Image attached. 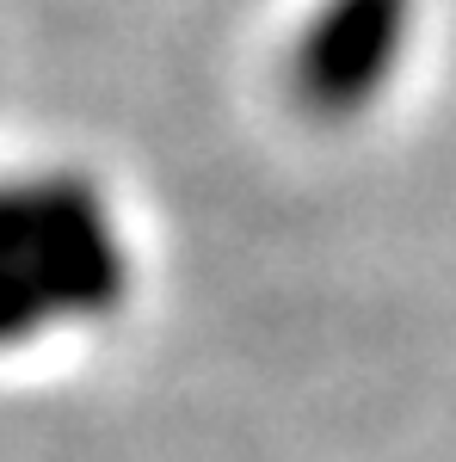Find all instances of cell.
Masks as SVG:
<instances>
[{
	"label": "cell",
	"instance_id": "7a4b0ae2",
	"mask_svg": "<svg viewBox=\"0 0 456 462\" xmlns=\"http://www.w3.org/2000/svg\"><path fill=\"white\" fill-rule=\"evenodd\" d=\"M414 0H321L296 37L290 93L321 124H346L383 99L401 69Z\"/></svg>",
	"mask_w": 456,
	"mask_h": 462
},
{
	"label": "cell",
	"instance_id": "6da1fadb",
	"mask_svg": "<svg viewBox=\"0 0 456 462\" xmlns=\"http://www.w3.org/2000/svg\"><path fill=\"white\" fill-rule=\"evenodd\" d=\"M0 272H13L50 320L111 315L130 296V253L87 179H6L0 185Z\"/></svg>",
	"mask_w": 456,
	"mask_h": 462
},
{
	"label": "cell",
	"instance_id": "3957f363",
	"mask_svg": "<svg viewBox=\"0 0 456 462\" xmlns=\"http://www.w3.org/2000/svg\"><path fill=\"white\" fill-rule=\"evenodd\" d=\"M43 327H50V309L13 272H0V346H19V339L43 333Z\"/></svg>",
	"mask_w": 456,
	"mask_h": 462
}]
</instances>
